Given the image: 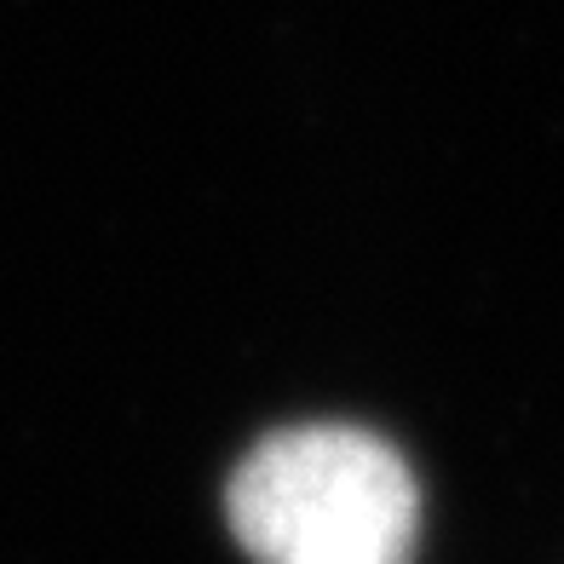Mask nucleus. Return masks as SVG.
I'll use <instances>...</instances> for the list:
<instances>
[{
    "label": "nucleus",
    "mask_w": 564,
    "mask_h": 564,
    "mask_svg": "<svg viewBox=\"0 0 564 564\" xmlns=\"http://www.w3.org/2000/svg\"><path fill=\"white\" fill-rule=\"evenodd\" d=\"M230 530L253 564H409L421 490L364 426H289L230 478Z\"/></svg>",
    "instance_id": "1"
}]
</instances>
